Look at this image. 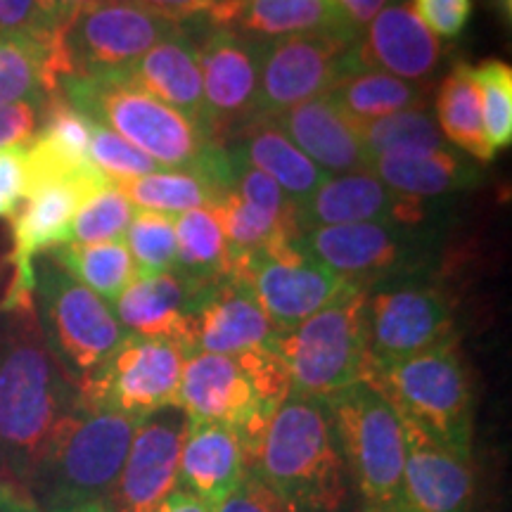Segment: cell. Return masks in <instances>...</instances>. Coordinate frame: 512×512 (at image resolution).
<instances>
[{
	"instance_id": "cell-4",
	"label": "cell",
	"mask_w": 512,
	"mask_h": 512,
	"mask_svg": "<svg viewBox=\"0 0 512 512\" xmlns=\"http://www.w3.org/2000/svg\"><path fill=\"white\" fill-rule=\"evenodd\" d=\"M136 422L81 401L31 479L27 496L36 510L107 501L124 467Z\"/></svg>"
},
{
	"instance_id": "cell-3",
	"label": "cell",
	"mask_w": 512,
	"mask_h": 512,
	"mask_svg": "<svg viewBox=\"0 0 512 512\" xmlns=\"http://www.w3.org/2000/svg\"><path fill=\"white\" fill-rule=\"evenodd\" d=\"M287 394L290 377L273 351L192 354L185 358L178 406L188 420L216 422L238 434L249 463Z\"/></svg>"
},
{
	"instance_id": "cell-48",
	"label": "cell",
	"mask_w": 512,
	"mask_h": 512,
	"mask_svg": "<svg viewBox=\"0 0 512 512\" xmlns=\"http://www.w3.org/2000/svg\"><path fill=\"white\" fill-rule=\"evenodd\" d=\"M93 0H41V15H43V27L50 36H60V31L67 27V22L72 19L81 8H86Z\"/></svg>"
},
{
	"instance_id": "cell-27",
	"label": "cell",
	"mask_w": 512,
	"mask_h": 512,
	"mask_svg": "<svg viewBox=\"0 0 512 512\" xmlns=\"http://www.w3.org/2000/svg\"><path fill=\"white\" fill-rule=\"evenodd\" d=\"M143 91L188 117L207 136V105L197 43L185 24L171 31L164 41L150 48L126 72ZM209 138V136H207Z\"/></svg>"
},
{
	"instance_id": "cell-29",
	"label": "cell",
	"mask_w": 512,
	"mask_h": 512,
	"mask_svg": "<svg viewBox=\"0 0 512 512\" xmlns=\"http://www.w3.org/2000/svg\"><path fill=\"white\" fill-rule=\"evenodd\" d=\"M226 150L240 157L261 174L273 178L290 200L302 204L328 181V174L320 171L309 157L292 145V140L280 131L273 121L254 119L242 126L233 138L223 143Z\"/></svg>"
},
{
	"instance_id": "cell-43",
	"label": "cell",
	"mask_w": 512,
	"mask_h": 512,
	"mask_svg": "<svg viewBox=\"0 0 512 512\" xmlns=\"http://www.w3.org/2000/svg\"><path fill=\"white\" fill-rule=\"evenodd\" d=\"M413 12L437 38H458L472 17V0H413Z\"/></svg>"
},
{
	"instance_id": "cell-14",
	"label": "cell",
	"mask_w": 512,
	"mask_h": 512,
	"mask_svg": "<svg viewBox=\"0 0 512 512\" xmlns=\"http://www.w3.org/2000/svg\"><path fill=\"white\" fill-rule=\"evenodd\" d=\"M230 275L254 294L278 330L311 318L354 285L304 256L294 238H278L256 252L233 256Z\"/></svg>"
},
{
	"instance_id": "cell-12",
	"label": "cell",
	"mask_w": 512,
	"mask_h": 512,
	"mask_svg": "<svg viewBox=\"0 0 512 512\" xmlns=\"http://www.w3.org/2000/svg\"><path fill=\"white\" fill-rule=\"evenodd\" d=\"M294 247L311 261L358 287L408 278L427 266V235L399 223H349L309 228Z\"/></svg>"
},
{
	"instance_id": "cell-49",
	"label": "cell",
	"mask_w": 512,
	"mask_h": 512,
	"mask_svg": "<svg viewBox=\"0 0 512 512\" xmlns=\"http://www.w3.org/2000/svg\"><path fill=\"white\" fill-rule=\"evenodd\" d=\"M337 5L342 8L344 15H347L349 22L363 34V29H366L387 5H392V0H337Z\"/></svg>"
},
{
	"instance_id": "cell-45",
	"label": "cell",
	"mask_w": 512,
	"mask_h": 512,
	"mask_svg": "<svg viewBox=\"0 0 512 512\" xmlns=\"http://www.w3.org/2000/svg\"><path fill=\"white\" fill-rule=\"evenodd\" d=\"M214 512H290L278 498L273 496V491L261 482L254 472L247 470L245 479L238 489L230 494Z\"/></svg>"
},
{
	"instance_id": "cell-35",
	"label": "cell",
	"mask_w": 512,
	"mask_h": 512,
	"mask_svg": "<svg viewBox=\"0 0 512 512\" xmlns=\"http://www.w3.org/2000/svg\"><path fill=\"white\" fill-rule=\"evenodd\" d=\"M363 147H366L370 166L377 157L387 152H415V150H444L451 147L441 136L437 119L430 112L406 110L358 124Z\"/></svg>"
},
{
	"instance_id": "cell-24",
	"label": "cell",
	"mask_w": 512,
	"mask_h": 512,
	"mask_svg": "<svg viewBox=\"0 0 512 512\" xmlns=\"http://www.w3.org/2000/svg\"><path fill=\"white\" fill-rule=\"evenodd\" d=\"M209 19L254 41L306 34L361 38L335 0H226Z\"/></svg>"
},
{
	"instance_id": "cell-16",
	"label": "cell",
	"mask_w": 512,
	"mask_h": 512,
	"mask_svg": "<svg viewBox=\"0 0 512 512\" xmlns=\"http://www.w3.org/2000/svg\"><path fill=\"white\" fill-rule=\"evenodd\" d=\"M185 27L195 38L200 57L207 136L211 143L223 145L256 119L259 41L221 27L209 17L192 19Z\"/></svg>"
},
{
	"instance_id": "cell-55",
	"label": "cell",
	"mask_w": 512,
	"mask_h": 512,
	"mask_svg": "<svg viewBox=\"0 0 512 512\" xmlns=\"http://www.w3.org/2000/svg\"><path fill=\"white\" fill-rule=\"evenodd\" d=\"M219 3H226V0H211V5H214V8H216V5H219Z\"/></svg>"
},
{
	"instance_id": "cell-20",
	"label": "cell",
	"mask_w": 512,
	"mask_h": 512,
	"mask_svg": "<svg viewBox=\"0 0 512 512\" xmlns=\"http://www.w3.org/2000/svg\"><path fill=\"white\" fill-rule=\"evenodd\" d=\"M209 280L192 278L183 271L138 275L114 299L112 311L128 335L164 339L195 354V309L202 287Z\"/></svg>"
},
{
	"instance_id": "cell-44",
	"label": "cell",
	"mask_w": 512,
	"mask_h": 512,
	"mask_svg": "<svg viewBox=\"0 0 512 512\" xmlns=\"http://www.w3.org/2000/svg\"><path fill=\"white\" fill-rule=\"evenodd\" d=\"M0 34L31 36L41 41H57L43 27L41 0H0Z\"/></svg>"
},
{
	"instance_id": "cell-17",
	"label": "cell",
	"mask_w": 512,
	"mask_h": 512,
	"mask_svg": "<svg viewBox=\"0 0 512 512\" xmlns=\"http://www.w3.org/2000/svg\"><path fill=\"white\" fill-rule=\"evenodd\" d=\"M114 185L102 171L50 181L31 190L17 214L12 216V252L8 256L12 297L34 294V264L38 256L67 245L76 209L95 192Z\"/></svg>"
},
{
	"instance_id": "cell-18",
	"label": "cell",
	"mask_w": 512,
	"mask_h": 512,
	"mask_svg": "<svg viewBox=\"0 0 512 512\" xmlns=\"http://www.w3.org/2000/svg\"><path fill=\"white\" fill-rule=\"evenodd\" d=\"M188 415L166 406L136 422L124 467L107 503L112 512H157L176 491Z\"/></svg>"
},
{
	"instance_id": "cell-8",
	"label": "cell",
	"mask_w": 512,
	"mask_h": 512,
	"mask_svg": "<svg viewBox=\"0 0 512 512\" xmlns=\"http://www.w3.org/2000/svg\"><path fill=\"white\" fill-rule=\"evenodd\" d=\"M34 309L48 347L79 387L128 335L112 306L50 254L38 256L34 264Z\"/></svg>"
},
{
	"instance_id": "cell-5",
	"label": "cell",
	"mask_w": 512,
	"mask_h": 512,
	"mask_svg": "<svg viewBox=\"0 0 512 512\" xmlns=\"http://www.w3.org/2000/svg\"><path fill=\"white\" fill-rule=\"evenodd\" d=\"M363 382L373 384L401 420L460 458H472L475 399L458 339L425 354L368 368Z\"/></svg>"
},
{
	"instance_id": "cell-52",
	"label": "cell",
	"mask_w": 512,
	"mask_h": 512,
	"mask_svg": "<svg viewBox=\"0 0 512 512\" xmlns=\"http://www.w3.org/2000/svg\"><path fill=\"white\" fill-rule=\"evenodd\" d=\"M46 512H112L110 503L107 501H88L79 505H67V508H55Z\"/></svg>"
},
{
	"instance_id": "cell-38",
	"label": "cell",
	"mask_w": 512,
	"mask_h": 512,
	"mask_svg": "<svg viewBox=\"0 0 512 512\" xmlns=\"http://www.w3.org/2000/svg\"><path fill=\"white\" fill-rule=\"evenodd\" d=\"M136 207L126 200L117 185L95 192L76 209L69 242L74 245H100V242L126 240ZM67 242V245H69Z\"/></svg>"
},
{
	"instance_id": "cell-13",
	"label": "cell",
	"mask_w": 512,
	"mask_h": 512,
	"mask_svg": "<svg viewBox=\"0 0 512 512\" xmlns=\"http://www.w3.org/2000/svg\"><path fill=\"white\" fill-rule=\"evenodd\" d=\"M370 368L387 366L456 339V318L446 294L432 285L396 278L366 290Z\"/></svg>"
},
{
	"instance_id": "cell-31",
	"label": "cell",
	"mask_w": 512,
	"mask_h": 512,
	"mask_svg": "<svg viewBox=\"0 0 512 512\" xmlns=\"http://www.w3.org/2000/svg\"><path fill=\"white\" fill-rule=\"evenodd\" d=\"M427 93L430 88L425 83L403 81L377 69L358 67L356 72L344 76L328 95L347 117L363 124V121L425 107Z\"/></svg>"
},
{
	"instance_id": "cell-37",
	"label": "cell",
	"mask_w": 512,
	"mask_h": 512,
	"mask_svg": "<svg viewBox=\"0 0 512 512\" xmlns=\"http://www.w3.org/2000/svg\"><path fill=\"white\" fill-rule=\"evenodd\" d=\"M136 209L183 214L188 209L209 207L211 195L200 178L188 171H155V174L114 183Z\"/></svg>"
},
{
	"instance_id": "cell-36",
	"label": "cell",
	"mask_w": 512,
	"mask_h": 512,
	"mask_svg": "<svg viewBox=\"0 0 512 512\" xmlns=\"http://www.w3.org/2000/svg\"><path fill=\"white\" fill-rule=\"evenodd\" d=\"M219 219L228 242V259L256 252L278 238H297V230L280 221L278 216L240 200L235 192H226L219 202L209 207Z\"/></svg>"
},
{
	"instance_id": "cell-30",
	"label": "cell",
	"mask_w": 512,
	"mask_h": 512,
	"mask_svg": "<svg viewBox=\"0 0 512 512\" xmlns=\"http://www.w3.org/2000/svg\"><path fill=\"white\" fill-rule=\"evenodd\" d=\"M60 38L0 34V105H43L60 91Z\"/></svg>"
},
{
	"instance_id": "cell-53",
	"label": "cell",
	"mask_w": 512,
	"mask_h": 512,
	"mask_svg": "<svg viewBox=\"0 0 512 512\" xmlns=\"http://www.w3.org/2000/svg\"><path fill=\"white\" fill-rule=\"evenodd\" d=\"M358 512H418V510L411 508L406 501H399V503H382V505H363Z\"/></svg>"
},
{
	"instance_id": "cell-19",
	"label": "cell",
	"mask_w": 512,
	"mask_h": 512,
	"mask_svg": "<svg viewBox=\"0 0 512 512\" xmlns=\"http://www.w3.org/2000/svg\"><path fill=\"white\" fill-rule=\"evenodd\" d=\"M430 200L401 195L370 171L328 176L309 200L297 207L299 233L349 223H399L420 228L430 219Z\"/></svg>"
},
{
	"instance_id": "cell-47",
	"label": "cell",
	"mask_w": 512,
	"mask_h": 512,
	"mask_svg": "<svg viewBox=\"0 0 512 512\" xmlns=\"http://www.w3.org/2000/svg\"><path fill=\"white\" fill-rule=\"evenodd\" d=\"M138 3L174 24H188L192 19L209 17L214 10L211 0H138Z\"/></svg>"
},
{
	"instance_id": "cell-26",
	"label": "cell",
	"mask_w": 512,
	"mask_h": 512,
	"mask_svg": "<svg viewBox=\"0 0 512 512\" xmlns=\"http://www.w3.org/2000/svg\"><path fill=\"white\" fill-rule=\"evenodd\" d=\"M245 475L247 453L238 434L216 422L188 420L178 463V491L216 510L238 489Z\"/></svg>"
},
{
	"instance_id": "cell-21",
	"label": "cell",
	"mask_w": 512,
	"mask_h": 512,
	"mask_svg": "<svg viewBox=\"0 0 512 512\" xmlns=\"http://www.w3.org/2000/svg\"><path fill=\"white\" fill-rule=\"evenodd\" d=\"M278 328L233 275L209 280L195 309V354L235 356L273 351Z\"/></svg>"
},
{
	"instance_id": "cell-22",
	"label": "cell",
	"mask_w": 512,
	"mask_h": 512,
	"mask_svg": "<svg viewBox=\"0 0 512 512\" xmlns=\"http://www.w3.org/2000/svg\"><path fill=\"white\" fill-rule=\"evenodd\" d=\"M268 121H273L292 145H297L328 176L370 171V157L358 124L339 110L330 95L306 100Z\"/></svg>"
},
{
	"instance_id": "cell-54",
	"label": "cell",
	"mask_w": 512,
	"mask_h": 512,
	"mask_svg": "<svg viewBox=\"0 0 512 512\" xmlns=\"http://www.w3.org/2000/svg\"><path fill=\"white\" fill-rule=\"evenodd\" d=\"M494 8L498 10V15L505 19V24H510L512 17V0H494Z\"/></svg>"
},
{
	"instance_id": "cell-2",
	"label": "cell",
	"mask_w": 512,
	"mask_h": 512,
	"mask_svg": "<svg viewBox=\"0 0 512 512\" xmlns=\"http://www.w3.org/2000/svg\"><path fill=\"white\" fill-rule=\"evenodd\" d=\"M247 470L290 512H358L363 508L323 399L287 394L249 458Z\"/></svg>"
},
{
	"instance_id": "cell-33",
	"label": "cell",
	"mask_w": 512,
	"mask_h": 512,
	"mask_svg": "<svg viewBox=\"0 0 512 512\" xmlns=\"http://www.w3.org/2000/svg\"><path fill=\"white\" fill-rule=\"evenodd\" d=\"M72 278L93 290L107 304L138 278V268L126 242H100V245H62L48 252Z\"/></svg>"
},
{
	"instance_id": "cell-32",
	"label": "cell",
	"mask_w": 512,
	"mask_h": 512,
	"mask_svg": "<svg viewBox=\"0 0 512 512\" xmlns=\"http://www.w3.org/2000/svg\"><path fill=\"white\" fill-rule=\"evenodd\" d=\"M437 126L453 150L463 152L475 162L486 164L496 157L484 136L482 105H479L470 64H456L441 83L437 95Z\"/></svg>"
},
{
	"instance_id": "cell-40",
	"label": "cell",
	"mask_w": 512,
	"mask_h": 512,
	"mask_svg": "<svg viewBox=\"0 0 512 512\" xmlns=\"http://www.w3.org/2000/svg\"><path fill=\"white\" fill-rule=\"evenodd\" d=\"M479 105H482L484 136L498 152L512 143V69L501 60H486L472 67Z\"/></svg>"
},
{
	"instance_id": "cell-25",
	"label": "cell",
	"mask_w": 512,
	"mask_h": 512,
	"mask_svg": "<svg viewBox=\"0 0 512 512\" xmlns=\"http://www.w3.org/2000/svg\"><path fill=\"white\" fill-rule=\"evenodd\" d=\"M361 67L392 74L396 79L425 83L441 62V43L420 22L408 3L387 5L358 43Z\"/></svg>"
},
{
	"instance_id": "cell-23",
	"label": "cell",
	"mask_w": 512,
	"mask_h": 512,
	"mask_svg": "<svg viewBox=\"0 0 512 512\" xmlns=\"http://www.w3.org/2000/svg\"><path fill=\"white\" fill-rule=\"evenodd\" d=\"M403 437V501L418 512H472L475 477L470 460L439 446L406 420Z\"/></svg>"
},
{
	"instance_id": "cell-1",
	"label": "cell",
	"mask_w": 512,
	"mask_h": 512,
	"mask_svg": "<svg viewBox=\"0 0 512 512\" xmlns=\"http://www.w3.org/2000/svg\"><path fill=\"white\" fill-rule=\"evenodd\" d=\"M79 403V384L57 361L38 325L34 294H0V479L27 494Z\"/></svg>"
},
{
	"instance_id": "cell-42",
	"label": "cell",
	"mask_w": 512,
	"mask_h": 512,
	"mask_svg": "<svg viewBox=\"0 0 512 512\" xmlns=\"http://www.w3.org/2000/svg\"><path fill=\"white\" fill-rule=\"evenodd\" d=\"M29 190L27 140L0 147V219H12Z\"/></svg>"
},
{
	"instance_id": "cell-50",
	"label": "cell",
	"mask_w": 512,
	"mask_h": 512,
	"mask_svg": "<svg viewBox=\"0 0 512 512\" xmlns=\"http://www.w3.org/2000/svg\"><path fill=\"white\" fill-rule=\"evenodd\" d=\"M0 512H38L31 498L15 484L0 479Z\"/></svg>"
},
{
	"instance_id": "cell-34",
	"label": "cell",
	"mask_w": 512,
	"mask_h": 512,
	"mask_svg": "<svg viewBox=\"0 0 512 512\" xmlns=\"http://www.w3.org/2000/svg\"><path fill=\"white\" fill-rule=\"evenodd\" d=\"M178 271L200 280L230 275L228 242L216 214L209 207L188 209L174 216Z\"/></svg>"
},
{
	"instance_id": "cell-9",
	"label": "cell",
	"mask_w": 512,
	"mask_h": 512,
	"mask_svg": "<svg viewBox=\"0 0 512 512\" xmlns=\"http://www.w3.org/2000/svg\"><path fill=\"white\" fill-rule=\"evenodd\" d=\"M344 465L363 505L403 501L406 437L396 408L373 384L356 382L325 399Z\"/></svg>"
},
{
	"instance_id": "cell-7",
	"label": "cell",
	"mask_w": 512,
	"mask_h": 512,
	"mask_svg": "<svg viewBox=\"0 0 512 512\" xmlns=\"http://www.w3.org/2000/svg\"><path fill=\"white\" fill-rule=\"evenodd\" d=\"M273 354L283 361L294 394L325 401L366 380V287L351 285L311 318L278 330Z\"/></svg>"
},
{
	"instance_id": "cell-11",
	"label": "cell",
	"mask_w": 512,
	"mask_h": 512,
	"mask_svg": "<svg viewBox=\"0 0 512 512\" xmlns=\"http://www.w3.org/2000/svg\"><path fill=\"white\" fill-rule=\"evenodd\" d=\"M361 38L306 34L259 41L256 119H273L306 100L328 95L361 67Z\"/></svg>"
},
{
	"instance_id": "cell-28",
	"label": "cell",
	"mask_w": 512,
	"mask_h": 512,
	"mask_svg": "<svg viewBox=\"0 0 512 512\" xmlns=\"http://www.w3.org/2000/svg\"><path fill=\"white\" fill-rule=\"evenodd\" d=\"M370 174L380 178L387 188L401 192V195L422 197V200L456 195V192L477 188L484 181L482 166L453 147L387 152L375 159Z\"/></svg>"
},
{
	"instance_id": "cell-41",
	"label": "cell",
	"mask_w": 512,
	"mask_h": 512,
	"mask_svg": "<svg viewBox=\"0 0 512 512\" xmlns=\"http://www.w3.org/2000/svg\"><path fill=\"white\" fill-rule=\"evenodd\" d=\"M91 162L107 178H112L114 183L131 181V178L162 171L138 147L126 143L124 138H119L110 128L95 124V121L91 128Z\"/></svg>"
},
{
	"instance_id": "cell-6",
	"label": "cell",
	"mask_w": 512,
	"mask_h": 512,
	"mask_svg": "<svg viewBox=\"0 0 512 512\" xmlns=\"http://www.w3.org/2000/svg\"><path fill=\"white\" fill-rule=\"evenodd\" d=\"M60 91L81 114L138 147L162 171H188L211 140L188 117L164 105L126 74L79 79L67 76Z\"/></svg>"
},
{
	"instance_id": "cell-15",
	"label": "cell",
	"mask_w": 512,
	"mask_h": 512,
	"mask_svg": "<svg viewBox=\"0 0 512 512\" xmlns=\"http://www.w3.org/2000/svg\"><path fill=\"white\" fill-rule=\"evenodd\" d=\"M185 351L164 339L126 335L117 351L81 384V401L140 420L178 406Z\"/></svg>"
},
{
	"instance_id": "cell-39",
	"label": "cell",
	"mask_w": 512,
	"mask_h": 512,
	"mask_svg": "<svg viewBox=\"0 0 512 512\" xmlns=\"http://www.w3.org/2000/svg\"><path fill=\"white\" fill-rule=\"evenodd\" d=\"M124 242L133 256L138 275L169 273L178 268L174 214L136 209Z\"/></svg>"
},
{
	"instance_id": "cell-10",
	"label": "cell",
	"mask_w": 512,
	"mask_h": 512,
	"mask_svg": "<svg viewBox=\"0 0 512 512\" xmlns=\"http://www.w3.org/2000/svg\"><path fill=\"white\" fill-rule=\"evenodd\" d=\"M176 27L138 0H93L60 31L62 79L126 74Z\"/></svg>"
},
{
	"instance_id": "cell-46",
	"label": "cell",
	"mask_w": 512,
	"mask_h": 512,
	"mask_svg": "<svg viewBox=\"0 0 512 512\" xmlns=\"http://www.w3.org/2000/svg\"><path fill=\"white\" fill-rule=\"evenodd\" d=\"M41 110L31 105H0V147L24 143L36 133Z\"/></svg>"
},
{
	"instance_id": "cell-51",
	"label": "cell",
	"mask_w": 512,
	"mask_h": 512,
	"mask_svg": "<svg viewBox=\"0 0 512 512\" xmlns=\"http://www.w3.org/2000/svg\"><path fill=\"white\" fill-rule=\"evenodd\" d=\"M157 512H214L209 505H204L202 501H197L195 496L185 494V491H174L166 501L159 505Z\"/></svg>"
}]
</instances>
